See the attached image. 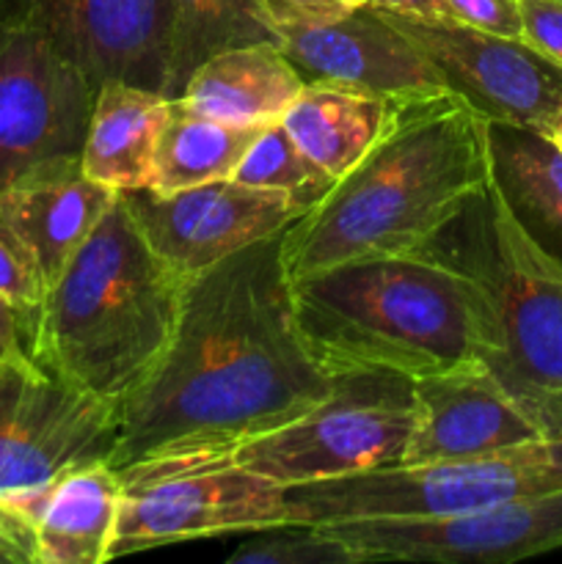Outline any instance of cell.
<instances>
[{"label": "cell", "instance_id": "18", "mask_svg": "<svg viewBox=\"0 0 562 564\" xmlns=\"http://www.w3.org/2000/svg\"><path fill=\"white\" fill-rule=\"evenodd\" d=\"M165 113V94L125 80L102 83L83 143V174L116 193L152 187L154 152Z\"/></svg>", "mask_w": 562, "mask_h": 564}, {"label": "cell", "instance_id": "29", "mask_svg": "<svg viewBox=\"0 0 562 564\" xmlns=\"http://www.w3.org/2000/svg\"><path fill=\"white\" fill-rule=\"evenodd\" d=\"M521 39L562 66V0H518Z\"/></svg>", "mask_w": 562, "mask_h": 564}, {"label": "cell", "instance_id": "5", "mask_svg": "<svg viewBox=\"0 0 562 564\" xmlns=\"http://www.w3.org/2000/svg\"><path fill=\"white\" fill-rule=\"evenodd\" d=\"M477 292L479 367L540 433L562 422V262L527 235L490 176L422 248Z\"/></svg>", "mask_w": 562, "mask_h": 564}, {"label": "cell", "instance_id": "19", "mask_svg": "<svg viewBox=\"0 0 562 564\" xmlns=\"http://www.w3.org/2000/svg\"><path fill=\"white\" fill-rule=\"evenodd\" d=\"M121 477L110 466H88L66 474L22 510L36 527L39 564L110 562Z\"/></svg>", "mask_w": 562, "mask_h": 564}, {"label": "cell", "instance_id": "10", "mask_svg": "<svg viewBox=\"0 0 562 564\" xmlns=\"http://www.w3.org/2000/svg\"><path fill=\"white\" fill-rule=\"evenodd\" d=\"M97 88L31 28L0 22V191L80 160Z\"/></svg>", "mask_w": 562, "mask_h": 564}, {"label": "cell", "instance_id": "32", "mask_svg": "<svg viewBox=\"0 0 562 564\" xmlns=\"http://www.w3.org/2000/svg\"><path fill=\"white\" fill-rule=\"evenodd\" d=\"M28 325L31 317L0 297V367L28 358Z\"/></svg>", "mask_w": 562, "mask_h": 564}, {"label": "cell", "instance_id": "7", "mask_svg": "<svg viewBox=\"0 0 562 564\" xmlns=\"http://www.w3.org/2000/svg\"><path fill=\"white\" fill-rule=\"evenodd\" d=\"M562 488V477L518 449L472 463H395L284 488L287 523L439 521L527 494Z\"/></svg>", "mask_w": 562, "mask_h": 564}, {"label": "cell", "instance_id": "15", "mask_svg": "<svg viewBox=\"0 0 562 564\" xmlns=\"http://www.w3.org/2000/svg\"><path fill=\"white\" fill-rule=\"evenodd\" d=\"M275 33L303 83H336L386 99L450 88L428 55L372 3L325 20L281 25Z\"/></svg>", "mask_w": 562, "mask_h": 564}, {"label": "cell", "instance_id": "20", "mask_svg": "<svg viewBox=\"0 0 562 564\" xmlns=\"http://www.w3.org/2000/svg\"><path fill=\"white\" fill-rule=\"evenodd\" d=\"M301 88L303 77L279 42H257L204 61L187 80L182 99L202 113L235 124H273Z\"/></svg>", "mask_w": 562, "mask_h": 564}, {"label": "cell", "instance_id": "21", "mask_svg": "<svg viewBox=\"0 0 562 564\" xmlns=\"http://www.w3.org/2000/svg\"><path fill=\"white\" fill-rule=\"evenodd\" d=\"M395 99L336 83H303L281 124L292 141L336 182L369 152L386 130Z\"/></svg>", "mask_w": 562, "mask_h": 564}, {"label": "cell", "instance_id": "30", "mask_svg": "<svg viewBox=\"0 0 562 564\" xmlns=\"http://www.w3.org/2000/svg\"><path fill=\"white\" fill-rule=\"evenodd\" d=\"M0 564H39L36 527L6 496H0Z\"/></svg>", "mask_w": 562, "mask_h": 564}, {"label": "cell", "instance_id": "33", "mask_svg": "<svg viewBox=\"0 0 562 564\" xmlns=\"http://www.w3.org/2000/svg\"><path fill=\"white\" fill-rule=\"evenodd\" d=\"M518 452L527 460L538 463V466L549 468L551 474L562 477V422L556 427H551L545 435H540L538 441H532V444L518 446Z\"/></svg>", "mask_w": 562, "mask_h": 564}, {"label": "cell", "instance_id": "9", "mask_svg": "<svg viewBox=\"0 0 562 564\" xmlns=\"http://www.w3.org/2000/svg\"><path fill=\"white\" fill-rule=\"evenodd\" d=\"M121 505L108 560L287 523L284 488L237 466L119 471Z\"/></svg>", "mask_w": 562, "mask_h": 564}, {"label": "cell", "instance_id": "3", "mask_svg": "<svg viewBox=\"0 0 562 564\" xmlns=\"http://www.w3.org/2000/svg\"><path fill=\"white\" fill-rule=\"evenodd\" d=\"M185 281L116 196L28 325V356L64 383L119 405L163 358Z\"/></svg>", "mask_w": 562, "mask_h": 564}, {"label": "cell", "instance_id": "25", "mask_svg": "<svg viewBox=\"0 0 562 564\" xmlns=\"http://www.w3.org/2000/svg\"><path fill=\"white\" fill-rule=\"evenodd\" d=\"M231 180L264 191H279L295 198L306 209L323 202L334 191L336 180L325 169H320L284 130L281 121L264 127L257 141L237 165Z\"/></svg>", "mask_w": 562, "mask_h": 564}, {"label": "cell", "instance_id": "4", "mask_svg": "<svg viewBox=\"0 0 562 564\" xmlns=\"http://www.w3.org/2000/svg\"><path fill=\"white\" fill-rule=\"evenodd\" d=\"M292 301L306 347L331 375L417 380L479 364L474 284L428 253L358 259L292 279Z\"/></svg>", "mask_w": 562, "mask_h": 564}, {"label": "cell", "instance_id": "28", "mask_svg": "<svg viewBox=\"0 0 562 564\" xmlns=\"http://www.w3.org/2000/svg\"><path fill=\"white\" fill-rule=\"evenodd\" d=\"M450 20L496 36L521 39V6L518 0H446Z\"/></svg>", "mask_w": 562, "mask_h": 564}, {"label": "cell", "instance_id": "24", "mask_svg": "<svg viewBox=\"0 0 562 564\" xmlns=\"http://www.w3.org/2000/svg\"><path fill=\"white\" fill-rule=\"evenodd\" d=\"M165 97H182L193 72L213 55L279 42L262 0H163Z\"/></svg>", "mask_w": 562, "mask_h": 564}, {"label": "cell", "instance_id": "1", "mask_svg": "<svg viewBox=\"0 0 562 564\" xmlns=\"http://www.w3.org/2000/svg\"><path fill=\"white\" fill-rule=\"evenodd\" d=\"M339 378L320 367L298 328L279 231L185 281L163 358L116 405L110 468L209 460L309 413Z\"/></svg>", "mask_w": 562, "mask_h": 564}, {"label": "cell", "instance_id": "23", "mask_svg": "<svg viewBox=\"0 0 562 564\" xmlns=\"http://www.w3.org/2000/svg\"><path fill=\"white\" fill-rule=\"evenodd\" d=\"M264 127L268 124L215 119L193 108L187 99H169V113L154 152V182L149 191L174 193L231 180Z\"/></svg>", "mask_w": 562, "mask_h": 564}, {"label": "cell", "instance_id": "14", "mask_svg": "<svg viewBox=\"0 0 562 564\" xmlns=\"http://www.w3.org/2000/svg\"><path fill=\"white\" fill-rule=\"evenodd\" d=\"M0 22L42 33L94 88L125 80L165 94L163 0H0Z\"/></svg>", "mask_w": 562, "mask_h": 564}, {"label": "cell", "instance_id": "22", "mask_svg": "<svg viewBox=\"0 0 562 564\" xmlns=\"http://www.w3.org/2000/svg\"><path fill=\"white\" fill-rule=\"evenodd\" d=\"M490 171L527 235L562 262V152L529 127L490 121Z\"/></svg>", "mask_w": 562, "mask_h": 564}, {"label": "cell", "instance_id": "34", "mask_svg": "<svg viewBox=\"0 0 562 564\" xmlns=\"http://www.w3.org/2000/svg\"><path fill=\"white\" fill-rule=\"evenodd\" d=\"M375 9L391 11L402 17H422V20H450L446 0H367Z\"/></svg>", "mask_w": 562, "mask_h": 564}, {"label": "cell", "instance_id": "11", "mask_svg": "<svg viewBox=\"0 0 562 564\" xmlns=\"http://www.w3.org/2000/svg\"><path fill=\"white\" fill-rule=\"evenodd\" d=\"M320 529L350 545L361 564H510L562 549V488L439 521H353Z\"/></svg>", "mask_w": 562, "mask_h": 564}, {"label": "cell", "instance_id": "27", "mask_svg": "<svg viewBox=\"0 0 562 564\" xmlns=\"http://www.w3.org/2000/svg\"><path fill=\"white\" fill-rule=\"evenodd\" d=\"M44 295H47V284H44L36 257L20 240V235L0 220V297L33 317Z\"/></svg>", "mask_w": 562, "mask_h": 564}, {"label": "cell", "instance_id": "13", "mask_svg": "<svg viewBox=\"0 0 562 564\" xmlns=\"http://www.w3.org/2000/svg\"><path fill=\"white\" fill-rule=\"evenodd\" d=\"M386 14L428 55L446 86L488 121L543 132L562 110V66L523 39L496 36L455 20Z\"/></svg>", "mask_w": 562, "mask_h": 564}, {"label": "cell", "instance_id": "16", "mask_svg": "<svg viewBox=\"0 0 562 564\" xmlns=\"http://www.w3.org/2000/svg\"><path fill=\"white\" fill-rule=\"evenodd\" d=\"M411 397L402 463L490 460L543 435L479 364L411 380Z\"/></svg>", "mask_w": 562, "mask_h": 564}, {"label": "cell", "instance_id": "17", "mask_svg": "<svg viewBox=\"0 0 562 564\" xmlns=\"http://www.w3.org/2000/svg\"><path fill=\"white\" fill-rule=\"evenodd\" d=\"M116 196L119 193L83 174L80 160H69L33 171L0 191V220L31 248L50 286Z\"/></svg>", "mask_w": 562, "mask_h": 564}, {"label": "cell", "instance_id": "2", "mask_svg": "<svg viewBox=\"0 0 562 564\" xmlns=\"http://www.w3.org/2000/svg\"><path fill=\"white\" fill-rule=\"evenodd\" d=\"M490 176V121L461 94L395 99L369 152L284 231L287 273L413 253Z\"/></svg>", "mask_w": 562, "mask_h": 564}, {"label": "cell", "instance_id": "35", "mask_svg": "<svg viewBox=\"0 0 562 564\" xmlns=\"http://www.w3.org/2000/svg\"><path fill=\"white\" fill-rule=\"evenodd\" d=\"M543 135L551 138V141H554L556 147H560V152H562V110L554 116V119L549 121V124H545Z\"/></svg>", "mask_w": 562, "mask_h": 564}, {"label": "cell", "instance_id": "8", "mask_svg": "<svg viewBox=\"0 0 562 564\" xmlns=\"http://www.w3.org/2000/svg\"><path fill=\"white\" fill-rule=\"evenodd\" d=\"M116 441L114 402L64 383L31 356L0 367V496L20 510L77 468L110 466Z\"/></svg>", "mask_w": 562, "mask_h": 564}, {"label": "cell", "instance_id": "31", "mask_svg": "<svg viewBox=\"0 0 562 564\" xmlns=\"http://www.w3.org/2000/svg\"><path fill=\"white\" fill-rule=\"evenodd\" d=\"M361 3H367V0H262L273 28L325 20V17L342 14V11L356 9Z\"/></svg>", "mask_w": 562, "mask_h": 564}, {"label": "cell", "instance_id": "6", "mask_svg": "<svg viewBox=\"0 0 562 564\" xmlns=\"http://www.w3.org/2000/svg\"><path fill=\"white\" fill-rule=\"evenodd\" d=\"M411 430V380L391 372H353L342 375L334 394L303 416L242 441L209 460L169 468L237 466L290 488L402 463Z\"/></svg>", "mask_w": 562, "mask_h": 564}, {"label": "cell", "instance_id": "26", "mask_svg": "<svg viewBox=\"0 0 562 564\" xmlns=\"http://www.w3.org/2000/svg\"><path fill=\"white\" fill-rule=\"evenodd\" d=\"M251 543H242L229 564H361L350 545L339 543L320 527H284L268 529Z\"/></svg>", "mask_w": 562, "mask_h": 564}, {"label": "cell", "instance_id": "12", "mask_svg": "<svg viewBox=\"0 0 562 564\" xmlns=\"http://www.w3.org/2000/svg\"><path fill=\"white\" fill-rule=\"evenodd\" d=\"M138 231L180 279L224 262L231 253L287 231L306 207L287 193L218 180L174 193H119Z\"/></svg>", "mask_w": 562, "mask_h": 564}]
</instances>
